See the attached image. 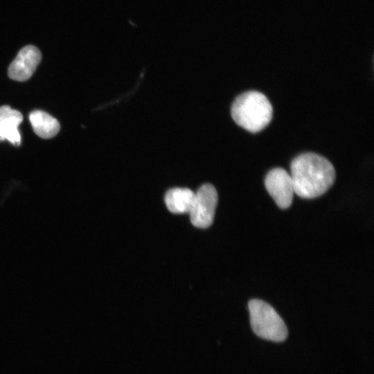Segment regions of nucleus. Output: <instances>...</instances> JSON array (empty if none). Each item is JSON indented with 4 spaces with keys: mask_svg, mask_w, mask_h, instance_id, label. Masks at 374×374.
Listing matches in <instances>:
<instances>
[{
    "mask_svg": "<svg viewBox=\"0 0 374 374\" xmlns=\"http://www.w3.org/2000/svg\"><path fill=\"white\" fill-rule=\"evenodd\" d=\"M290 176L294 193L304 199H312L325 193L334 184L336 172L324 157L305 152L296 157L290 164Z\"/></svg>",
    "mask_w": 374,
    "mask_h": 374,
    "instance_id": "1",
    "label": "nucleus"
},
{
    "mask_svg": "<svg viewBox=\"0 0 374 374\" xmlns=\"http://www.w3.org/2000/svg\"><path fill=\"white\" fill-rule=\"evenodd\" d=\"M231 114L237 125L250 132L256 133L269 123L273 109L263 93L249 91L241 93L234 100Z\"/></svg>",
    "mask_w": 374,
    "mask_h": 374,
    "instance_id": "2",
    "label": "nucleus"
},
{
    "mask_svg": "<svg viewBox=\"0 0 374 374\" xmlns=\"http://www.w3.org/2000/svg\"><path fill=\"white\" fill-rule=\"evenodd\" d=\"M248 308L251 326L257 336L275 342L286 339L287 326L271 305L260 299H252Z\"/></svg>",
    "mask_w": 374,
    "mask_h": 374,
    "instance_id": "3",
    "label": "nucleus"
},
{
    "mask_svg": "<svg viewBox=\"0 0 374 374\" xmlns=\"http://www.w3.org/2000/svg\"><path fill=\"white\" fill-rule=\"evenodd\" d=\"M217 204V193L215 188L210 184L201 186L195 193L188 213L192 224L200 229L210 226L213 222Z\"/></svg>",
    "mask_w": 374,
    "mask_h": 374,
    "instance_id": "4",
    "label": "nucleus"
},
{
    "mask_svg": "<svg viewBox=\"0 0 374 374\" xmlns=\"http://www.w3.org/2000/svg\"><path fill=\"white\" fill-rule=\"evenodd\" d=\"M265 186L279 208L286 209L291 206L294 185L290 174L285 169L275 168L269 170L265 179Z\"/></svg>",
    "mask_w": 374,
    "mask_h": 374,
    "instance_id": "5",
    "label": "nucleus"
},
{
    "mask_svg": "<svg viewBox=\"0 0 374 374\" xmlns=\"http://www.w3.org/2000/svg\"><path fill=\"white\" fill-rule=\"evenodd\" d=\"M41 59V53L36 46H24L8 67L9 78L19 82L28 80L36 70Z\"/></svg>",
    "mask_w": 374,
    "mask_h": 374,
    "instance_id": "6",
    "label": "nucleus"
},
{
    "mask_svg": "<svg viewBox=\"0 0 374 374\" xmlns=\"http://www.w3.org/2000/svg\"><path fill=\"white\" fill-rule=\"evenodd\" d=\"M23 121L20 112L8 105L0 107V141L7 139L15 145H19L21 136L18 126Z\"/></svg>",
    "mask_w": 374,
    "mask_h": 374,
    "instance_id": "7",
    "label": "nucleus"
},
{
    "mask_svg": "<svg viewBox=\"0 0 374 374\" xmlns=\"http://www.w3.org/2000/svg\"><path fill=\"white\" fill-rule=\"evenodd\" d=\"M29 120L34 132L42 139L55 136L60 131L58 121L42 110H35L29 114Z\"/></svg>",
    "mask_w": 374,
    "mask_h": 374,
    "instance_id": "8",
    "label": "nucleus"
},
{
    "mask_svg": "<svg viewBox=\"0 0 374 374\" xmlns=\"http://www.w3.org/2000/svg\"><path fill=\"white\" fill-rule=\"evenodd\" d=\"M195 192L186 188H174L167 191L165 203L168 209L176 214L189 213Z\"/></svg>",
    "mask_w": 374,
    "mask_h": 374,
    "instance_id": "9",
    "label": "nucleus"
}]
</instances>
